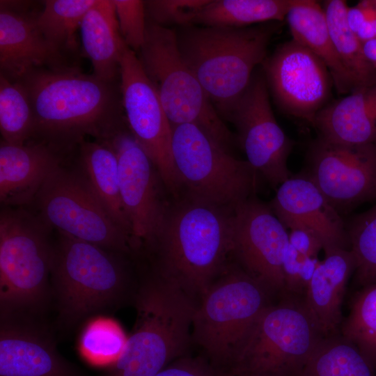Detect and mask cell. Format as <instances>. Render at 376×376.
Listing matches in <instances>:
<instances>
[{
  "mask_svg": "<svg viewBox=\"0 0 376 376\" xmlns=\"http://www.w3.org/2000/svg\"><path fill=\"white\" fill-rule=\"evenodd\" d=\"M19 81L33 111L31 139L55 151L80 145L86 136L109 141L124 129L120 82L86 75L78 67L38 69Z\"/></svg>",
  "mask_w": 376,
  "mask_h": 376,
  "instance_id": "cell-1",
  "label": "cell"
},
{
  "mask_svg": "<svg viewBox=\"0 0 376 376\" xmlns=\"http://www.w3.org/2000/svg\"><path fill=\"white\" fill-rule=\"evenodd\" d=\"M233 213V209L187 198L169 206L146 246L155 253V273L198 303L230 265Z\"/></svg>",
  "mask_w": 376,
  "mask_h": 376,
  "instance_id": "cell-2",
  "label": "cell"
},
{
  "mask_svg": "<svg viewBox=\"0 0 376 376\" xmlns=\"http://www.w3.org/2000/svg\"><path fill=\"white\" fill-rule=\"evenodd\" d=\"M276 22L242 28L183 26L175 31L182 58L226 118L267 57Z\"/></svg>",
  "mask_w": 376,
  "mask_h": 376,
  "instance_id": "cell-3",
  "label": "cell"
},
{
  "mask_svg": "<svg viewBox=\"0 0 376 376\" xmlns=\"http://www.w3.org/2000/svg\"><path fill=\"white\" fill-rule=\"evenodd\" d=\"M136 321L106 376H155L187 355L197 302L157 274L139 283Z\"/></svg>",
  "mask_w": 376,
  "mask_h": 376,
  "instance_id": "cell-4",
  "label": "cell"
},
{
  "mask_svg": "<svg viewBox=\"0 0 376 376\" xmlns=\"http://www.w3.org/2000/svg\"><path fill=\"white\" fill-rule=\"evenodd\" d=\"M53 245L52 288L68 325L134 302V284L120 253L59 233Z\"/></svg>",
  "mask_w": 376,
  "mask_h": 376,
  "instance_id": "cell-5",
  "label": "cell"
},
{
  "mask_svg": "<svg viewBox=\"0 0 376 376\" xmlns=\"http://www.w3.org/2000/svg\"><path fill=\"white\" fill-rule=\"evenodd\" d=\"M322 338L303 298L283 296L255 320L240 343L228 373L297 376Z\"/></svg>",
  "mask_w": 376,
  "mask_h": 376,
  "instance_id": "cell-6",
  "label": "cell"
},
{
  "mask_svg": "<svg viewBox=\"0 0 376 376\" xmlns=\"http://www.w3.org/2000/svg\"><path fill=\"white\" fill-rule=\"evenodd\" d=\"M274 298L236 263H230L196 306L192 341L214 366L228 373L242 340Z\"/></svg>",
  "mask_w": 376,
  "mask_h": 376,
  "instance_id": "cell-7",
  "label": "cell"
},
{
  "mask_svg": "<svg viewBox=\"0 0 376 376\" xmlns=\"http://www.w3.org/2000/svg\"><path fill=\"white\" fill-rule=\"evenodd\" d=\"M138 58L171 125L193 124L229 151L233 133L181 57L176 32L147 20Z\"/></svg>",
  "mask_w": 376,
  "mask_h": 376,
  "instance_id": "cell-8",
  "label": "cell"
},
{
  "mask_svg": "<svg viewBox=\"0 0 376 376\" xmlns=\"http://www.w3.org/2000/svg\"><path fill=\"white\" fill-rule=\"evenodd\" d=\"M47 227L25 212L1 210V315L37 312L47 300L53 256Z\"/></svg>",
  "mask_w": 376,
  "mask_h": 376,
  "instance_id": "cell-9",
  "label": "cell"
},
{
  "mask_svg": "<svg viewBox=\"0 0 376 376\" xmlns=\"http://www.w3.org/2000/svg\"><path fill=\"white\" fill-rule=\"evenodd\" d=\"M172 126V154L187 198L234 209L254 196L258 173L193 124Z\"/></svg>",
  "mask_w": 376,
  "mask_h": 376,
  "instance_id": "cell-10",
  "label": "cell"
},
{
  "mask_svg": "<svg viewBox=\"0 0 376 376\" xmlns=\"http://www.w3.org/2000/svg\"><path fill=\"white\" fill-rule=\"evenodd\" d=\"M36 198L41 220L59 233L120 253L135 249L84 175L59 166L44 181Z\"/></svg>",
  "mask_w": 376,
  "mask_h": 376,
  "instance_id": "cell-11",
  "label": "cell"
},
{
  "mask_svg": "<svg viewBox=\"0 0 376 376\" xmlns=\"http://www.w3.org/2000/svg\"><path fill=\"white\" fill-rule=\"evenodd\" d=\"M120 88L125 122L156 168L165 187L178 196L180 183L172 154V126L154 86L133 50L120 61Z\"/></svg>",
  "mask_w": 376,
  "mask_h": 376,
  "instance_id": "cell-12",
  "label": "cell"
},
{
  "mask_svg": "<svg viewBox=\"0 0 376 376\" xmlns=\"http://www.w3.org/2000/svg\"><path fill=\"white\" fill-rule=\"evenodd\" d=\"M226 118L236 127L246 161L272 187H279L292 176L288 159L294 141L276 122L261 67L254 71L248 87Z\"/></svg>",
  "mask_w": 376,
  "mask_h": 376,
  "instance_id": "cell-13",
  "label": "cell"
},
{
  "mask_svg": "<svg viewBox=\"0 0 376 376\" xmlns=\"http://www.w3.org/2000/svg\"><path fill=\"white\" fill-rule=\"evenodd\" d=\"M306 163L305 173L340 215L376 199V143L342 144L319 136Z\"/></svg>",
  "mask_w": 376,
  "mask_h": 376,
  "instance_id": "cell-14",
  "label": "cell"
},
{
  "mask_svg": "<svg viewBox=\"0 0 376 376\" xmlns=\"http://www.w3.org/2000/svg\"><path fill=\"white\" fill-rule=\"evenodd\" d=\"M260 65L276 105L313 125L317 114L328 104L334 86L324 62L292 39L277 47Z\"/></svg>",
  "mask_w": 376,
  "mask_h": 376,
  "instance_id": "cell-15",
  "label": "cell"
},
{
  "mask_svg": "<svg viewBox=\"0 0 376 376\" xmlns=\"http://www.w3.org/2000/svg\"><path fill=\"white\" fill-rule=\"evenodd\" d=\"M288 244L289 233L269 205L252 196L233 209L232 256L276 299L284 295L282 263Z\"/></svg>",
  "mask_w": 376,
  "mask_h": 376,
  "instance_id": "cell-16",
  "label": "cell"
},
{
  "mask_svg": "<svg viewBox=\"0 0 376 376\" xmlns=\"http://www.w3.org/2000/svg\"><path fill=\"white\" fill-rule=\"evenodd\" d=\"M109 141L117 155L120 196L134 246L135 249L147 246L161 229L169 208L159 188L164 183L131 132L123 129Z\"/></svg>",
  "mask_w": 376,
  "mask_h": 376,
  "instance_id": "cell-17",
  "label": "cell"
},
{
  "mask_svg": "<svg viewBox=\"0 0 376 376\" xmlns=\"http://www.w3.org/2000/svg\"><path fill=\"white\" fill-rule=\"evenodd\" d=\"M269 205L287 229H301L315 235L324 251L350 249L342 216L305 173L291 176L280 185Z\"/></svg>",
  "mask_w": 376,
  "mask_h": 376,
  "instance_id": "cell-18",
  "label": "cell"
},
{
  "mask_svg": "<svg viewBox=\"0 0 376 376\" xmlns=\"http://www.w3.org/2000/svg\"><path fill=\"white\" fill-rule=\"evenodd\" d=\"M47 334L21 315L1 316L0 376H75Z\"/></svg>",
  "mask_w": 376,
  "mask_h": 376,
  "instance_id": "cell-19",
  "label": "cell"
},
{
  "mask_svg": "<svg viewBox=\"0 0 376 376\" xmlns=\"http://www.w3.org/2000/svg\"><path fill=\"white\" fill-rule=\"evenodd\" d=\"M36 16L0 7V75L11 81L35 70L77 67L45 39Z\"/></svg>",
  "mask_w": 376,
  "mask_h": 376,
  "instance_id": "cell-20",
  "label": "cell"
},
{
  "mask_svg": "<svg viewBox=\"0 0 376 376\" xmlns=\"http://www.w3.org/2000/svg\"><path fill=\"white\" fill-rule=\"evenodd\" d=\"M357 268L351 249L324 251L303 297L304 305L323 337L340 334L342 304L348 281Z\"/></svg>",
  "mask_w": 376,
  "mask_h": 376,
  "instance_id": "cell-21",
  "label": "cell"
},
{
  "mask_svg": "<svg viewBox=\"0 0 376 376\" xmlns=\"http://www.w3.org/2000/svg\"><path fill=\"white\" fill-rule=\"evenodd\" d=\"M56 151L32 141L22 145L0 144V200L17 203L36 194L49 174L59 166Z\"/></svg>",
  "mask_w": 376,
  "mask_h": 376,
  "instance_id": "cell-22",
  "label": "cell"
},
{
  "mask_svg": "<svg viewBox=\"0 0 376 376\" xmlns=\"http://www.w3.org/2000/svg\"><path fill=\"white\" fill-rule=\"evenodd\" d=\"M313 126L332 142L376 143V84L356 90L324 107Z\"/></svg>",
  "mask_w": 376,
  "mask_h": 376,
  "instance_id": "cell-23",
  "label": "cell"
},
{
  "mask_svg": "<svg viewBox=\"0 0 376 376\" xmlns=\"http://www.w3.org/2000/svg\"><path fill=\"white\" fill-rule=\"evenodd\" d=\"M79 30L93 74L107 81H117L120 58L127 45L119 30L112 0H97L84 17Z\"/></svg>",
  "mask_w": 376,
  "mask_h": 376,
  "instance_id": "cell-24",
  "label": "cell"
},
{
  "mask_svg": "<svg viewBox=\"0 0 376 376\" xmlns=\"http://www.w3.org/2000/svg\"><path fill=\"white\" fill-rule=\"evenodd\" d=\"M285 19L292 39L309 49L326 65L337 92L350 94L355 91L353 79L335 49L323 8L313 0H299Z\"/></svg>",
  "mask_w": 376,
  "mask_h": 376,
  "instance_id": "cell-25",
  "label": "cell"
},
{
  "mask_svg": "<svg viewBox=\"0 0 376 376\" xmlns=\"http://www.w3.org/2000/svg\"><path fill=\"white\" fill-rule=\"evenodd\" d=\"M79 147L84 176L110 217L132 242L120 196L117 155L112 145L109 141L84 140Z\"/></svg>",
  "mask_w": 376,
  "mask_h": 376,
  "instance_id": "cell-26",
  "label": "cell"
},
{
  "mask_svg": "<svg viewBox=\"0 0 376 376\" xmlns=\"http://www.w3.org/2000/svg\"><path fill=\"white\" fill-rule=\"evenodd\" d=\"M299 0H209L196 14L194 24L242 28L285 19Z\"/></svg>",
  "mask_w": 376,
  "mask_h": 376,
  "instance_id": "cell-27",
  "label": "cell"
},
{
  "mask_svg": "<svg viewBox=\"0 0 376 376\" xmlns=\"http://www.w3.org/2000/svg\"><path fill=\"white\" fill-rule=\"evenodd\" d=\"M322 8L335 49L353 79L355 91L376 84V68L365 58L362 43L347 25L346 1L327 0Z\"/></svg>",
  "mask_w": 376,
  "mask_h": 376,
  "instance_id": "cell-28",
  "label": "cell"
},
{
  "mask_svg": "<svg viewBox=\"0 0 376 376\" xmlns=\"http://www.w3.org/2000/svg\"><path fill=\"white\" fill-rule=\"evenodd\" d=\"M297 376H376V370L338 334L322 338Z\"/></svg>",
  "mask_w": 376,
  "mask_h": 376,
  "instance_id": "cell-29",
  "label": "cell"
},
{
  "mask_svg": "<svg viewBox=\"0 0 376 376\" xmlns=\"http://www.w3.org/2000/svg\"><path fill=\"white\" fill-rule=\"evenodd\" d=\"M97 0H46L36 14L37 26L45 39L66 56L78 49L77 31Z\"/></svg>",
  "mask_w": 376,
  "mask_h": 376,
  "instance_id": "cell-30",
  "label": "cell"
},
{
  "mask_svg": "<svg viewBox=\"0 0 376 376\" xmlns=\"http://www.w3.org/2000/svg\"><path fill=\"white\" fill-rule=\"evenodd\" d=\"M340 334L376 370V283L360 288L353 296Z\"/></svg>",
  "mask_w": 376,
  "mask_h": 376,
  "instance_id": "cell-31",
  "label": "cell"
},
{
  "mask_svg": "<svg viewBox=\"0 0 376 376\" xmlns=\"http://www.w3.org/2000/svg\"><path fill=\"white\" fill-rule=\"evenodd\" d=\"M34 116L29 97L19 81L0 75V132L2 141L22 145L33 134Z\"/></svg>",
  "mask_w": 376,
  "mask_h": 376,
  "instance_id": "cell-32",
  "label": "cell"
},
{
  "mask_svg": "<svg viewBox=\"0 0 376 376\" xmlns=\"http://www.w3.org/2000/svg\"><path fill=\"white\" fill-rule=\"evenodd\" d=\"M127 336L114 320L95 318L83 329L79 347L84 358L95 366L112 365L123 353Z\"/></svg>",
  "mask_w": 376,
  "mask_h": 376,
  "instance_id": "cell-33",
  "label": "cell"
},
{
  "mask_svg": "<svg viewBox=\"0 0 376 376\" xmlns=\"http://www.w3.org/2000/svg\"><path fill=\"white\" fill-rule=\"evenodd\" d=\"M346 229L357 261L356 283L360 288L376 283V204L353 217Z\"/></svg>",
  "mask_w": 376,
  "mask_h": 376,
  "instance_id": "cell-34",
  "label": "cell"
},
{
  "mask_svg": "<svg viewBox=\"0 0 376 376\" xmlns=\"http://www.w3.org/2000/svg\"><path fill=\"white\" fill-rule=\"evenodd\" d=\"M209 0H149L144 1L149 20L165 27L175 24L193 25L197 13Z\"/></svg>",
  "mask_w": 376,
  "mask_h": 376,
  "instance_id": "cell-35",
  "label": "cell"
},
{
  "mask_svg": "<svg viewBox=\"0 0 376 376\" xmlns=\"http://www.w3.org/2000/svg\"><path fill=\"white\" fill-rule=\"evenodd\" d=\"M320 262L318 257L303 255L289 243L282 263L283 296L290 295L303 298Z\"/></svg>",
  "mask_w": 376,
  "mask_h": 376,
  "instance_id": "cell-36",
  "label": "cell"
},
{
  "mask_svg": "<svg viewBox=\"0 0 376 376\" xmlns=\"http://www.w3.org/2000/svg\"><path fill=\"white\" fill-rule=\"evenodd\" d=\"M121 36L129 48L139 52L145 42L147 20L144 1L112 0Z\"/></svg>",
  "mask_w": 376,
  "mask_h": 376,
  "instance_id": "cell-37",
  "label": "cell"
},
{
  "mask_svg": "<svg viewBox=\"0 0 376 376\" xmlns=\"http://www.w3.org/2000/svg\"><path fill=\"white\" fill-rule=\"evenodd\" d=\"M204 356L185 355L173 361L155 376H228Z\"/></svg>",
  "mask_w": 376,
  "mask_h": 376,
  "instance_id": "cell-38",
  "label": "cell"
},
{
  "mask_svg": "<svg viewBox=\"0 0 376 376\" xmlns=\"http://www.w3.org/2000/svg\"><path fill=\"white\" fill-rule=\"evenodd\" d=\"M289 243L297 251L309 257H318L323 246L320 240L313 233L301 230H290Z\"/></svg>",
  "mask_w": 376,
  "mask_h": 376,
  "instance_id": "cell-39",
  "label": "cell"
},
{
  "mask_svg": "<svg viewBox=\"0 0 376 376\" xmlns=\"http://www.w3.org/2000/svg\"><path fill=\"white\" fill-rule=\"evenodd\" d=\"M346 20L350 30L356 34L360 27L366 21L364 12L359 4L347 8Z\"/></svg>",
  "mask_w": 376,
  "mask_h": 376,
  "instance_id": "cell-40",
  "label": "cell"
},
{
  "mask_svg": "<svg viewBox=\"0 0 376 376\" xmlns=\"http://www.w3.org/2000/svg\"><path fill=\"white\" fill-rule=\"evenodd\" d=\"M362 49L366 60L376 68V38L362 43Z\"/></svg>",
  "mask_w": 376,
  "mask_h": 376,
  "instance_id": "cell-41",
  "label": "cell"
},
{
  "mask_svg": "<svg viewBox=\"0 0 376 376\" xmlns=\"http://www.w3.org/2000/svg\"><path fill=\"white\" fill-rule=\"evenodd\" d=\"M355 35L361 43L376 38L373 26L368 20L363 24Z\"/></svg>",
  "mask_w": 376,
  "mask_h": 376,
  "instance_id": "cell-42",
  "label": "cell"
},
{
  "mask_svg": "<svg viewBox=\"0 0 376 376\" xmlns=\"http://www.w3.org/2000/svg\"><path fill=\"white\" fill-rule=\"evenodd\" d=\"M228 376H258V375H232L228 373Z\"/></svg>",
  "mask_w": 376,
  "mask_h": 376,
  "instance_id": "cell-43",
  "label": "cell"
},
{
  "mask_svg": "<svg viewBox=\"0 0 376 376\" xmlns=\"http://www.w3.org/2000/svg\"><path fill=\"white\" fill-rule=\"evenodd\" d=\"M374 1H375V4H376V0H374Z\"/></svg>",
  "mask_w": 376,
  "mask_h": 376,
  "instance_id": "cell-44",
  "label": "cell"
}]
</instances>
